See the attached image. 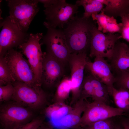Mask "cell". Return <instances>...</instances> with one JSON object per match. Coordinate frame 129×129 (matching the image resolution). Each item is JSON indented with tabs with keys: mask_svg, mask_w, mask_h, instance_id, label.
Returning <instances> with one entry per match:
<instances>
[{
	"mask_svg": "<svg viewBox=\"0 0 129 129\" xmlns=\"http://www.w3.org/2000/svg\"><path fill=\"white\" fill-rule=\"evenodd\" d=\"M91 17L74 18L66 24L62 29L67 44L71 54L87 52L89 49L92 30L96 24Z\"/></svg>",
	"mask_w": 129,
	"mask_h": 129,
	"instance_id": "obj_1",
	"label": "cell"
},
{
	"mask_svg": "<svg viewBox=\"0 0 129 129\" xmlns=\"http://www.w3.org/2000/svg\"><path fill=\"white\" fill-rule=\"evenodd\" d=\"M9 9L8 16L22 31L27 32L39 11L37 0H6Z\"/></svg>",
	"mask_w": 129,
	"mask_h": 129,
	"instance_id": "obj_2",
	"label": "cell"
},
{
	"mask_svg": "<svg viewBox=\"0 0 129 129\" xmlns=\"http://www.w3.org/2000/svg\"><path fill=\"white\" fill-rule=\"evenodd\" d=\"M47 29L40 43L45 45L47 54L57 59L65 65L68 63L71 53L67 44L65 37L62 29L53 28L45 22Z\"/></svg>",
	"mask_w": 129,
	"mask_h": 129,
	"instance_id": "obj_3",
	"label": "cell"
},
{
	"mask_svg": "<svg viewBox=\"0 0 129 129\" xmlns=\"http://www.w3.org/2000/svg\"><path fill=\"white\" fill-rule=\"evenodd\" d=\"M16 81L27 84L34 87L39 86L27 60L20 52L13 48L8 50L4 56Z\"/></svg>",
	"mask_w": 129,
	"mask_h": 129,
	"instance_id": "obj_4",
	"label": "cell"
},
{
	"mask_svg": "<svg viewBox=\"0 0 129 129\" xmlns=\"http://www.w3.org/2000/svg\"><path fill=\"white\" fill-rule=\"evenodd\" d=\"M29 108L13 102L1 105L0 122L4 129H17L30 122L33 114Z\"/></svg>",
	"mask_w": 129,
	"mask_h": 129,
	"instance_id": "obj_5",
	"label": "cell"
},
{
	"mask_svg": "<svg viewBox=\"0 0 129 129\" xmlns=\"http://www.w3.org/2000/svg\"><path fill=\"white\" fill-rule=\"evenodd\" d=\"M42 33H30L28 41L18 47L26 56L34 74L38 85L41 87L44 52H42L40 41Z\"/></svg>",
	"mask_w": 129,
	"mask_h": 129,
	"instance_id": "obj_6",
	"label": "cell"
},
{
	"mask_svg": "<svg viewBox=\"0 0 129 129\" xmlns=\"http://www.w3.org/2000/svg\"><path fill=\"white\" fill-rule=\"evenodd\" d=\"M15 88L12 99L24 107L34 110L40 109L45 102V93L41 87H34L16 81L12 84Z\"/></svg>",
	"mask_w": 129,
	"mask_h": 129,
	"instance_id": "obj_7",
	"label": "cell"
},
{
	"mask_svg": "<svg viewBox=\"0 0 129 129\" xmlns=\"http://www.w3.org/2000/svg\"><path fill=\"white\" fill-rule=\"evenodd\" d=\"M78 6L68 3L64 0H57L54 4L45 8L44 11L47 21L45 22L54 28L62 29L73 19L78 13Z\"/></svg>",
	"mask_w": 129,
	"mask_h": 129,
	"instance_id": "obj_8",
	"label": "cell"
},
{
	"mask_svg": "<svg viewBox=\"0 0 129 129\" xmlns=\"http://www.w3.org/2000/svg\"><path fill=\"white\" fill-rule=\"evenodd\" d=\"M121 38V35L119 33L106 34L102 33L98 29L95 24L92 30L90 57L99 56L109 59L116 43Z\"/></svg>",
	"mask_w": 129,
	"mask_h": 129,
	"instance_id": "obj_9",
	"label": "cell"
},
{
	"mask_svg": "<svg viewBox=\"0 0 129 129\" xmlns=\"http://www.w3.org/2000/svg\"><path fill=\"white\" fill-rule=\"evenodd\" d=\"M0 34V56L4 57L9 50L26 42L30 34L20 29L9 16L1 23Z\"/></svg>",
	"mask_w": 129,
	"mask_h": 129,
	"instance_id": "obj_10",
	"label": "cell"
},
{
	"mask_svg": "<svg viewBox=\"0 0 129 129\" xmlns=\"http://www.w3.org/2000/svg\"><path fill=\"white\" fill-rule=\"evenodd\" d=\"M82 121L84 126L96 122L125 114L122 110L94 101L87 106Z\"/></svg>",
	"mask_w": 129,
	"mask_h": 129,
	"instance_id": "obj_11",
	"label": "cell"
},
{
	"mask_svg": "<svg viewBox=\"0 0 129 129\" xmlns=\"http://www.w3.org/2000/svg\"><path fill=\"white\" fill-rule=\"evenodd\" d=\"M95 58L93 62L87 59L85 68L90 75L107 86L109 93L114 87V84L116 81V77L113 74L109 64L105 58L99 56Z\"/></svg>",
	"mask_w": 129,
	"mask_h": 129,
	"instance_id": "obj_12",
	"label": "cell"
},
{
	"mask_svg": "<svg viewBox=\"0 0 129 129\" xmlns=\"http://www.w3.org/2000/svg\"><path fill=\"white\" fill-rule=\"evenodd\" d=\"M65 64L44 52L42 64V83L51 86L64 77Z\"/></svg>",
	"mask_w": 129,
	"mask_h": 129,
	"instance_id": "obj_13",
	"label": "cell"
},
{
	"mask_svg": "<svg viewBox=\"0 0 129 129\" xmlns=\"http://www.w3.org/2000/svg\"><path fill=\"white\" fill-rule=\"evenodd\" d=\"M88 59L87 53L71 54L69 60L70 71L71 90L74 94L80 92L85 76L84 70Z\"/></svg>",
	"mask_w": 129,
	"mask_h": 129,
	"instance_id": "obj_14",
	"label": "cell"
},
{
	"mask_svg": "<svg viewBox=\"0 0 129 129\" xmlns=\"http://www.w3.org/2000/svg\"><path fill=\"white\" fill-rule=\"evenodd\" d=\"M112 71L117 77L129 73V46L125 43L118 41L109 59Z\"/></svg>",
	"mask_w": 129,
	"mask_h": 129,
	"instance_id": "obj_15",
	"label": "cell"
},
{
	"mask_svg": "<svg viewBox=\"0 0 129 129\" xmlns=\"http://www.w3.org/2000/svg\"><path fill=\"white\" fill-rule=\"evenodd\" d=\"M91 17L93 20L96 21L98 29L102 33L120 34L121 22L118 23L114 17L106 15L103 10L99 13L92 15Z\"/></svg>",
	"mask_w": 129,
	"mask_h": 129,
	"instance_id": "obj_16",
	"label": "cell"
},
{
	"mask_svg": "<svg viewBox=\"0 0 129 129\" xmlns=\"http://www.w3.org/2000/svg\"><path fill=\"white\" fill-rule=\"evenodd\" d=\"M105 14L114 17L120 16L129 11V0H106Z\"/></svg>",
	"mask_w": 129,
	"mask_h": 129,
	"instance_id": "obj_17",
	"label": "cell"
},
{
	"mask_svg": "<svg viewBox=\"0 0 129 129\" xmlns=\"http://www.w3.org/2000/svg\"><path fill=\"white\" fill-rule=\"evenodd\" d=\"M118 108L123 111L125 114L129 113V90L124 88L117 89L113 87L109 92Z\"/></svg>",
	"mask_w": 129,
	"mask_h": 129,
	"instance_id": "obj_18",
	"label": "cell"
},
{
	"mask_svg": "<svg viewBox=\"0 0 129 129\" xmlns=\"http://www.w3.org/2000/svg\"><path fill=\"white\" fill-rule=\"evenodd\" d=\"M89 76L94 89L93 98L95 101L108 104L110 95L108 87L91 75Z\"/></svg>",
	"mask_w": 129,
	"mask_h": 129,
	"instance_id": "obj_19",
	"label": "cell"
},
{
	"mask_svg": "<svg viewBox=\"0 0 129 129\" xmlns=\"http://www.w3.org/2000/svg\"><path fill=\"white\" fill-rule=\"evenodd\" d=\"M75 4L83 7L85 12L83 16L87 18L91 17L93 14L99 13L104 8V5L99 0H78Z\"/></svg>",
	"mask_w": 129,
	"mask_h": 129,
	"instance_id": "obj_20",
	"label": "cell"
},
{
	"mask_svg": "<svg viewBox=\"0 0 129 129\" xmlns=\"http://www.w3.org/2000/svg\"><path fill=\"white\" fill-rule=\"evenodd\" d=\"M16 81L4 57L0 56V86L9 83L12 84Z\"/></svg>",
	"mask_w": 129,
	"mask_h": 129,
	"instance_id": "obj_21",
	"label": "cell"
},
{
	"mask_svg": "<svg viewBox=\"0 0 129 129\" xmlns=\"http://www.w3.org/2000/svg\"><path fill=\"white\" fill-rule=\"evenodd\" d=\"M71 90L70 77L64 76L57 87L56 92L57 96L64 98L67 97Z\"/></svg>",
	"mask_w": 129,
	"mask_h": 129,
	"instance_id": "obj_22",
	"label": "cell"
},
{
	"mask_svg": "<svg viewBox=\"0 0 129 129\" xmlns=\"http://www.w3.org/2000/svg\"><path fill=\"white\" fill-rule=\"evenodd\" d=\"M110 118L99 121L84 126L85 129H114L115 123Z\"/></svg>",
	"mask_w": 129,
	"mask_h": 129,
	"instance_id": "obj_23",
	"label": "cell"
},
{
	"mask_svg": "<svg viewBox=\"0 0 129 129\" xmlns=\"http://www.w3.org/2000/svg\"><path fill=\"white\" fill-rule=\"evenodd\" d=\"M80 120L78 116L73 114H67L55 124L58 126L69 127L76 125Z\"/></svg>",
	"mask_w": 129,
	"mask_h": 129,
	"instance_id": "obj_24",
	"label": "cell"
},
{
	"mask_svg": "<svg viewBox=\"0 0 129 129\" xmlns=\"http://www.w3.org/2000/svg\"><path fill=\"white\" fill-rule=\"evenodd\" d=\"M69 111L66 107H62L57 110L50 108L48 111V113L51 120L54 124L67 115Z\"/></svg>",
	"mask_w": 129,
	"mask_h": 129,
	"instance_id": "obj_25",
	"label": "cell"
},
{
	"mask_svg": "<svg viewBox=\"0 0 129 129\" xmlns=\"http://www.w3.org/2000/svg\"><path fill=\"white\" fill-rule=\"evenodd\" d=\"M14 91V87L11 83L0 86V102L7 101L12 99Z\"/></svg>",
	"mask_w": 129,
	"mask_h": 129,
	"instance_id": "obj_26",
	"label": "cell"
},
{
	"mask_svg": "<svg viewBox=\"0 0 129 129\" xmlns=\"http://www.w3.org/2000/svg\"><path fill=\"white\" fill-rule=\"evenodd\" d=\"M80 91L84 97H91L93 98L94 89L89 75L85 76Z\"/></svg>",
	"mask_w": 129,
	"mask_h": 129,
	"instance_id": "obj_27",
	"label": "cell"
},
{
	"mask_svg": "<svg viewBox=\"0 0 129 129\" xmlns=\"http://www.w3.org/2000/svg\"><path fill=\"white\" fill-rule=\"evenodd\" d=\"M120 17L122 24L120 34L122 38L129 43V13L124 14Z\"/></svg>",
	"mask_w": 129,
	"mask_h": 129,
	"instance_id": "obj_28",
	"label": "cell"
},
{
	"mask_svg": "<svg viewBox=\"0 0 129 129\" xmlns=\"http://www.w3.org/2000/svg\"><path fill=\"white\" fill-rule=\"evenodd\" d=\"M42 122L40 118H35L17 129H38L42 124Z\"/></svg>",
	"mask_w": 129,
	"mask_h": 129,
	"instance_id": "obj_29",
	"label": "cell"
},
{
	"mask_svg": "<svg viewBox=\"0 0 129 129\" xmlns=\"http://www.w3.org/2000/svg\"><path fill=\"white\" fill-rule=\"evenodd\" d=\"M116 78V82L117 83L119 87L124 88L129 90V73Z\"/></svg>",
	"mask_w": 129,
	"mask_h": 129,
	"instance_id": "obj_30",
	"label": "cell"
},
{
	"mask_svg": "<svg viewBox=\"0 0 129 129\" xmlns=\"http://www.w3.org/2000/svg\"><path fill=\"white\" fill-rule=\"evenodd\" d=\"M57 0H37L38 2L43 4L44 7L46 8L55 3Z\"/></svg>",
	"mask_w": 129,
	"mask_h": 129,
	"instance_id": "obj_31",
	"label": "cell"
},
{
	"mask_svg": "<svg viewBox=\"0 0 129 129\" xmlns=\"http://www.w3.org/2000/svg\"><path fill=\"white\" fill-rule=\"evenodd\" d=\"M120 123L124 129H129V120L127 118H122Z\"/></svg>",
	"mask_w": 129,
	"mask_h": 129,
	"instance_id": "obj_32",
	"label": "cell"
},
{
	"mask_svg": "<svg viewBox=\"0 0 129 129\" xmlns=\"http://www.w3.org/2000/svg\"><path fill=\"white\" fill-rule=\"evenodd\" d=\"M114 129H124L120 123L118 124L115 123Z\"/></svg>",
	"mask_w": 129,
	"mask_h": 129,
	"instance_id": "obj_33",
	"label": "cell"
},
{
	"mask_svg": "<svg viewBox=\"0 0 129 129\" xmlns=\"http://www.w3.org/2000/svg\"><path fill=\"white\" fill-rule=\"evenodd\" d=\"M38 129H50L48 128H44L41 127V126H40V127L38 128Z\"/></svg>",
	"mask_w": 129,
	"mask_h": 129,
	"instance_id": "obj_34",
	"label": "cell"
},
{
	"mask_svg": "<svg viewBox=\"0 0 129 129\" xmlns=\"http://www.w3.org/2000/svg\"><path fill=\"white\" fill-rule=\"evenodd\" d=\"M128 115V118H127L129 119V113L127 114Z\"/></svg>",
	"mask_w": 129,
	"mask_h": 129,
	"instance_id": "obj_35",
	"label": "cell"
},
{
	"mask_svg": "<svg viewBox=\"0 0 129 129\" xmlns=\"http://www.w3.org/2000/svg\"></svg>",
	"mask_w": 129,
	"mask_h": 129,
	"instance_id": "obj_36",
	"label": "cell"
},
{
	"mask_svg": "<svg viewBox=\"0 0 129 129\" xmlns=\"http://www.w3.org/2000/svg\"></svg>",
	"mask_w": 129,
	"mask_h": 129,
	"instance_id": "obj_37",
	"label": "cell"
}]
</instances>
